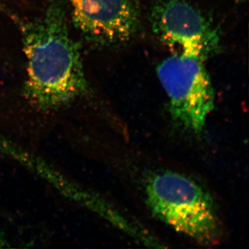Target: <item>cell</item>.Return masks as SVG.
Masks as SVG:
<instances>
[{"label":"cell","mask_w":249,"mask_h":249,"mask_svg":"<svg viewBox=\"0 0 249 249\" xmlns=\"http://www.w3.org/2000/svg\"><path fill=\"white\" fill-rule=\"evenodd\" d=\"M145 193L150 212L168 227L204 247L220 242L222 224L213 199L196 180L160 172L147 179Z\"/></svg>","instance_id":"obj_2"},{"label":"cell","mask_w":249,"mask_h":249,"mask_svg":"<svg viewBox=\"0 0 249 249\" xmlns=\"http://www.w3.org/2000/svg\"><path fill=\"white\" fill-rule=\"evenodd\" d=\"M72 22L90 43L124 45L137 36L141 9L137 0H66Z\"/></svg>","instance_id":"obj_5"},{"label":"cell","mask_w":249,"mask_h":249,"mask_svg":"<svg viewBox=\"0 0 249 249\" xmlns=\"http://www.w3.org/2000/svg\"><path fill=\"white\" fill-rule=\"evenodd\" d=\"M6 13L22 35L27 99L41 109H55L89 93L79 46L70 34L61 2L52 1L34 20Z\"/></svg>","instance_id":"obj_1"},{"label":"cell","mask_w":249,"mask_h":249,"mask_svg":"<svg viewBox=\"0 0 249 249\" xmlns=\"http://www.w3.org/2000/svg\"><path fill=\"white\" fill-rule=\"evenodd\" d=\"M205 60L178 52L163 60L157 76L168 98L170 115L186 130L200 134L214 106V91Z\"/></svg>","instance_id":"obj_3"},{"label":"cell","mask_w":249,"mask_h":249,"mask_svg":"<svg viewBox=\"0 0 249 249\" xmlns=\"http://www.w3.org/2000/svg\"><path fill=\"white\" fill-rule=\"evenodd\" d=\"M152 30L160 42L206 60L217 52V29L200 11L185 0H162L152 10Z\"/></svg>","instance_id":"obj_4"}]
</instances>
